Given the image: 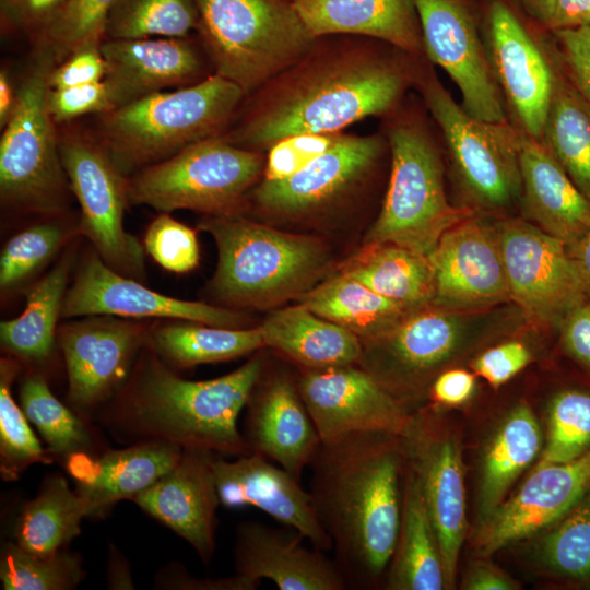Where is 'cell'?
I'll list each match as a JSON object with an SVG mask.
<instances>
[{"label": "cell", "instance_id": "obj_1", "mask_svg": "<svg viewBox=\"0 0 590 590\" xmlns=\"http://www.w3.org/2000/svg\"><path fill=\"white\" fill-rule=\"evenodd\" d=\"M413 74L357 40L329 44L319 37L299 60L250 94L239 120L222 135L263 152L293 135L340 133L396 109Z\"/></svg>", "mask_w": 590, "mask_h": 590}, {"label": "cell", "instance_id": "obj_2", "mask_svg": "<svg viewBox=\"0 0 590 590\" xmlns=\"http://www.w3.org/2000/svg\"><path fill=\"white\" fill-rule=\"evenodd\" d=\"M399 435L356 433L321 441L310 494L347 586L377 581L396 550L402 515Z\"/></svg>", "mask_w": 590, "mask_h": 590}, {"label": "cell", "instance_id": "obj_3", "mask_svg": "<svg viewBox=\"0 0 590 590\" xmlns=\"http://www.w3.org/2000/svg\"><path fill=\"white\" fill-rule=\"evenodd\" d=\"M264 364L259 353L224 376L192 381L152 357L105 422L138 441L162 440L234 457L251 453L237 422Z\"/></svg>", "mask_w": 590, "mask_h": 590}, {"label": "cell", "instance_id": "obj_4", "mask_svg": "<svg viewBox=\"0 0 590 590\" xmlns=\"http://www.w3.org/2000/svg\"><path fill=\"white\" fill-rule=\"evenodd\" d=\"M245 97L237 84L213 73L101 115L95 134L117 168L131 177L191 144L222 135Z\"/></svg>", "mask_w": 590, "mask_h": 590}, {"label": "cell", "instance_id": "obj_5", "mask_svg": "<svg viewBox=\"0 0 590 590\" xmlns=\"http://www.w3.org/2000/svg\"><path fill=\"white\" fill-rule=\"evenodd\" d=\"M199 227L217 249L211 290L233 306L267 308L296 299L331 267L330 251L319 238L282 232L238 213L205 215Z\"/></svg>", "mask_w": 590, "mask_h": 590}, {"label": "cell", "instance_id": "obj_6", "mask_svg": "<svg viewBox=\"0 0 590 590\" xmlns=\"http://www.w3.org/2000/svg\"><path fill=\"white\" fill-rule=\"evenodd\" d=\"M214 73L250 95L299 60L316 37L291 0H194Z\"/></svg>", "mask_w": 590, "mask_h": 590}, {"label": "cell", "instance_id": "obj_7", "mask_svg": "<svg viewBox=\"0 0 590 590\" xmlns=\"http://www.w3.org/2000/svg\"><path fill=\"white\" fill-rule=\"evenodd\" d=\"M387 138L389 185L364 244L393 243L428 257L447 231L475 212L448 201L439 153L418 122L396 120L388 127Z\"/></svg>", "mask_w": 590, "mask_h": 590}, {"label": "cell", "instance_id": "obj_8", "mask_svg": "<svg viewBox=\"0 0 590 590\" xmlns=\"http://www.w3.org/2000/svg\"><path fill=\"white\" fill-rule=\"evenodd\" d=\"M51 51L36 47L17 90L16 105L0 139V196L13 208L57 213L68 199L57 125L49 110Z\"/></svg>", "mask_w": 590, "mask_h": 590}, {"label": "cell", "instance_id": "obj_9", "mask_svg": "<svg viewBox=\"0 0 590 590\" xmlns=\"http://www.w3.org/2000/svg\"><path fill=\"white\" fill-rule=\"evenodd\" d=\"M266 162L262 152L232 144L223 135L204 139L133 174L129 202L165 213L237 214L261 180Z\"/></svg>", "mask_w": 590, "mask_h": 590}, {"label": "cell", "instance_id": "obj_10", "mask_svg": "<svg viewBox=\"0 0 590 590\" xmlns=\"http://www.w3.org/2000/svg\"><path fill=\"white\" fill-rule=\"evenodd\" d=\"M414 81L471 199L485 209H502L518 199L521 177L517 128L471 116L430 70L416 72Z\"/></svg>", "mask_w": 590, "mask_h": 590}, {"label": "cell", "instance_id": "obj_11", "mask_svg": "<svg viewBox=\"0 0 590 590\" xmlns=\"http://www.w3.org/2000/svg\"><path fill=\"white\" fill-rule=\"evenodd\" d=\"M58 138L69 186L80 205L82 234L108 267L142 280L144 249L123 227L129 179L114 164L96 134L62 128Z\"/></svg>", "mask_w": 590, "mask_h": 590}, {"label": "cell", "instance_id": "obj_12", "mask_svg": "<svg viewBox=\"0 0 590 590\" xmlns=\"http://www.w3.org/2000/svg\"><path fill=\"white\" fill-rule=\"evenodd\" d=\"M510 300L531 323L556 328L589 293L567 245L533 223L496 225Z\"/></svg>", "mask_w": 590, "mask_h": 590}, {"label": "cell", "instance_id": "obj_13", "mask_svg": "<svg viewBox=\"0 0 590 590\" xmlns=\"http://www.w3.org/2000/svg\"><path fill=\"white\" fill-rule=\"evenodd\" d=\"M471 321V312L427 306L364 343L358 365L404 403L465 347Z\"/></svg>", "mask_w": 590, "mask_h": 590}, {"label": "cell", "instance_id": "obj_14", "mask_svg": "<svg viewBox=\"0 0 590 590\" xmlns=\"http://www.w3.org/2000/svg\"><path fill=\"white\" fill-rule=\"evenodd\" d=\"M428 59L458 86L461 106L473 117L508 122L504 97L488 55L460 0H413Z\"/></svg>", "mask_w": 590, "mask_h": 590}, {"label": "cell", "instance_id": "obj_15", "mask_svg": "<svg viewBox=\"0 0 590 590\" xmlns=\"http://www.w3.org/2000/svg\"><path fill=\"white\" fill-rule=\"evenodd\" d=\"M298 387L321 441L369 432L400 436L411 416L405 404L358 364L299 367Z\"/></svg>", "mask_w": 590, "mask_h": 590}, {"label": "cell", "instance_id": "obj_16", "mask_svg": "<svg viewBox=\"0 0 590 590\" xmlns=\"http://www.w3.org/2000/svg\"><path fill=\"white\" fill-rule=\"evenodd\" d=\"M428 260L432 306L479 312L510 300L497 228L475 214L447 231Z\"/></svg>", "mask_w": 590, "mask_h": 590}, {"label": "cell", "instance_id": "obj_17", "mask_svg": "<svg viewBox=\"0 0 590 590\" xmlns=\"http://www.w3.org/2000/svg\"><path fill=\"white\" fill-rule=\"evenodd\" d=\"M384 149L381 135L338 133L331 146L303 169L280 180L261 179L251 197L261 211L278 216L320 212L359 186Z\"/></svg>", "mask_w": 590, "mask_h": 590}, {"label": "cell", "instance_id": "obj_18", "mask_svg": "<svg viewBox=\"0 0 590 590\" xmlns=\"http://www.w3.org/2000/svg\"><path fill=\"white\" fill-rule=\"evenodd\" d=\"M158 317L223 328H244L243 315L228 308L174 298L154 292L138 280L122 275L92 252L67 290L61 317Z\"/></svg>", "mask_w": 590, "mask_h": 590}, {"label": "cell", "instance_id": "obj_19", "mask_svg": "<svg viewBox=\"0 0 590 590\" xmlns=\"http://www.w3.org/2000/svg\"><path fill=\"white\" fill-rule=\"evenodd\" d=\"M488 44V59L515 127L540 141L555 83L553 54L541 49L499 0L489 7Z\"/></svg>", "mask_w": 590, "mask_h": 590}, {"label": "cell", "instance_id": "obj_20", "mask_svg": "<svg viewBox=\"0 0 590 590\" xmlns=\"http://www.w3.org/2000/svg\"><path fill=\"white\" fill-rule=\"evenodd\" d=\"M400 438L406 462L421 484L441 555L446 587H451L467 528L459 449L450 438L434 433L423 417L413 415Z\"/></svg>", "mask_w": 590, "mask_h": 590}, {"label": "cell", "instance_id": "obj_21", "mask_svg": "<svg viewBox=\"0 0 590 590\" xmlns=\"http://www.w3.org/2000/svg\"><path fill=\"white\" fill-rule=\"evenodd\" d=\"M267 367L266 361L247 401L243 435L251 452L302 482L321 439L300 394L298 374Z\"/></svg>", "mask_w": 590, "mask_h": 590}, {"label": "cell", "instance_id": "obj_22", "mask_svg": "<svg viewBox=\"0 0 590 590\" xmlns=\"http://www.w3.org/2000/svg\"><path fill=\"white\" fill-rule=\"evenodd\" d=\"M58 339L68 374V399L79 409H90L123 385L144 330L132 322L93 318L62 326Z\"/></svg>", "mask_w": 590, "mask_h": 590}, {"label": "cell", "instance_id": "obj_23", "mask_svg": "<svg viewBox=\"0 0 590 590\" xmlns=\"http://www.w3.org/2000/svg\"><path fill=\"white\" fill-rule=\"evenodd\" d=\"M213 471L221 505L256 507L299 532L314 547L323 552L332 550L310 492L281 465L251 452L232 461L214 457Z\"/></svg>", "mask_w": 590, "mask_h": 590}, {"label": "cell", "instance_id": "obj_24", "mask_svg": "<svg viewBox=\"0 0 590 590\" xmlns=\"http://www.w3.org/2000/svg\"><path fill=\"white\" fill-rule=\"evenodd\" d=\"M590 485V450L568 462L535 467L518 492L503 502L477 534L479 550L491 554L553 526Z\"/></svg>", "mask_w": 590, "mask_h": 590}, {"label": "cell", "instance_id": "obj_25", "mask_svg": "<svg viewBox=\"0 0 590 590\" xmlns=\"http://www.w3.org/2000/svg\"><path fill=\"white\" fill-rule=\"evenodd\" d=\"M214 455L203 449H182L172 470L131 499L188 542L204 564L215 551L216 509L221 504Z\"/></svg>", "mask_w": 590, "mask_h": 590}, {"label": "cell", "instance_id": "obj_26", "mask_svg": "<svg viewBox=\"0 0 590 590\" xmlns=\"http://www.w3.org/2000/svg\"><path fill=\"white\" fill-rule=\"evenodd\" d=\"M296 530L257 521L238 523L234 557L236 575L257 589L263 579L280 590H344L347 582L324 552L306 547Z\"/></svg>", "mask_w": 590, "mask_h": 590}, {"label": "cell", "instance_id": "obj_27", "mask_svg": "<svg viewBox=\"0 0 590 590\" xmlns=\"http://www.w3.org/2000/svg\"><path fill=\"white\" fill-rule=\"evenodd\" d=\"M101 49L104 83L115 108L209 76L203 57L188 37L105 38Z\"/></svg>", "mask_w": 590, "mask_h": 590}, {"label": "cell", "instance_id": "obj_28", "mask_svg": "<svg viewBox=\"0 0 590 590\" xmlns=\"http://www.w3.org/2000/svg\"><path fill=\"white\" fill-rule=\"evenodd\" d=\"M517 131L523 213L571 249L590 228V201L540 141Z\"/></svg>", "mask_w": 590, "mask_h": 590}, {"label": "cell", "instance_id": "obj_29", "mask_svg": "<svg viewBox=\"0 0 590 590\" xmlns=\"http://www.w3.org/2000/svg\"><path fill=\"white\" fill-rule=\"evenodd\" d=\"M181 453L182 448L175 444L142 440L96 458L79 453L66 463L76 482L75 491L91 503L93 515H99L150 487L176 465Z\"/></svg>", "mask_w": 590, "mask_h": 590}, {"label": "cell", "instance_id": "obj_30", "mask_svg": "<svg viewBox=\"0 0 590 590\" xmlns=\"http://www.w3.org/2000/svg\"><path fill=\"white\" fill-rule=\"evenodd\" d=\"M293 5L316 38L364 36L405 54L424 49L413 0H295Z\"/></svg>", "mask_w": 590, "mask_h": 590}, {"label": "cell", "instance_id": "obj_31", "mask_svg": "<svg viewBox=\"0 0 590 590\" xmlns=\"http://www.w3.org/2000/svg\"><path fill=\"white\" fill-rule=\"evenodd\" d=\"M266 347L303 368L358 364L362 341L349 330L297 303L272 311L259 326Z\"/></svg>", "mask_w": 590, "mask_h": 590}, {"label": "cell", "instance_id": "obj_32", "mask_svg": "<svg viewBox=\"0 0 590 590\" xmlns=\"http://www.w3.org/2000/svg\"><path fill=\"white\" fill-rule=\"evenodd\" d=\"M338 271L397 303L409 314L432 306L434 278L428 257L403 246L364 244Z\"/></svg>", "mask_w": 590, "mask_h": 590}, {"label": "cell", "instance_id": "obj_33", "mask_svg": "<svg viewBox=\"0 0 590 590\" xmlns=\"http://www.w3.org/2000/svg\"><path fill=\"white\" fill-rule=\"evenodd\" d=\"M390 563L387 583L389 589L440 590L446 588L436 534L420 481L410 467L402 496L399 536Z\"/></svg>", "mask_w": 590, "mask_h": 590}, {"label": "cell", "instance_id": "obj_34", "mask_svg": "<svg viewBox=\"0 0 590 590\" xmlns=\"http://www.w3.org/2000/svg\"><path fill=\"white\" fill-rule=\"evenodd\" d=\"M296 302L349 330L363 344L386 335L410 315L397 303L339 271Z\"/></svg>", "mask_w": 590, "mask_h": 590}, {"label": "cell", "instance_id": "obj_35", "mask_svg": "<svg viewBox=\"0 0 590 590\" xmlns=\"http://www.w3.org/2000/svg\"><path fill=\"white\" fill-rule=\"evenodd\" d=\"M93 516L91 503L72 491L60 475L46 479L36 497L21 508L14 526L15 543L24 551L48 556L81 533V521Z\"/></svg>", "mask_w": 590, "mask_h": 590}, {"label": "cell", "instance_id": "obj_36", "mask_svg": "<svg viewBox=\"0 0 590 590\" xmlns=\"http://www.w3.org/2000/svg\"><path fill=\"white\" fill-rule=\"evenodd\" d=\"M555 83L540 142L590 201V105L562 69L555 52Z\"/></svg>", "mask_w": 590, "mask_h": 590}, {"label": "cell", "instance_id": "obj_37", "mask_svg": "<svg viewBox=\"0 0 590 590\" xmlns=\"http://www.w3.org/2000/svg\"><path fill=\"white\" fill-rule=\"evenodd\" d=\"M543 449V437L533 412L527 405L512 410L500 424L485 451L480 514L485 520L503 502L519 474Z\"/></svg>", "mask_w": 590, "mask_h": 590}, {"label": "cell", "instance_id": "obj_38", "mask_svg": "<svg viewBox=\"0 0 590 590\" xmlns=\"http://www.w3.org/2000/svg\"><path fill=\"white\" fill-rule=\"evenodd\" d=\"M72 262L71 255H64L28 292L23 312L0 323L1 344L7 351L31 362L50 354Z\"/></svg>", "mask_w": 590, "mask_h": 590}, {"label": "cell", "instance_id": "obj_39", "mask_svg": "<svg viewBox=\"0 0 590 590\" xmlns=\"http://www.w3.org/2000/svg\"><path fill=\"white\" fill-rule=\"evenodd\" d=\"M153 347L178 367L233 359L266 347L260 327L223 328L204 323H173L156 330Z\"/></svg>", "mask_w": 590, "mask_h": 590}, {"label": "cell", "instance_id": "obj_40", "mask_svg": "<svg viewBox=\"0 0 590 590\" xmlns=\"http://www.w3.org/2000/svg\"><path fill=\"white\" fill-rule=\"evenodd\" d=\"M20 402L51 453L67 461L75 455L91 452L93 441L87 427L52 394L43 376L25 377L20 388Z\"/></svg>", "mask_w": 590, "mask_h": 590}, {"label": "cell", "instance_id": "obj_41", "mask_svg": "<svg viewBox=\"0 0 590 590\" xmlns=\"http://www.w3.org/2000/svg\"><path fill=\"white\" fill-rule=\"evenodd\" d=\"M198 23L194 0H116L105 38L188 37Z\"/></svg>", "mask_w": 590, "mask_h": 590}, {"label": "cell", "instance_id": "obj_42", "mask_svg": "<svg viewBox=\"0 0 590 590\" xmlns=\"http://www.w3.org/2000/svg\"><path fill=\"white\" fill-rule=\"evenodd\" d=\"M542 559L557 577L590 585V485L545 535Z\"/></svg>", "mask_w": 590, "mask_h": 590}, {"label": "cell", "instance_id": "obj_43", "mask_svg": "<svg viewBox=\"0 0 590 590\" xmlns=\"http://www.w3.org/2000/svg\"><path fill=\"white\" fill-rule=\"evenodd\" d=\"M19 364L0 361V472L5 481L16 480L34 463H51L28 425V418L12 397V385Z\"/></svg>", "mask_w": 590, "mask_h": 590}, {"label": "cell", "instance_id": "obj_44", "mask_svg": "<svg viewBox=\"0 0 590 590\" xmlns=\"http://www.w3.org/2000/svg\"><path fill=\"white\" fill-rule=\"evenodd\" d=\"M84 578L82 560L63 548L37 556L8 542L1 551L0 579L4 590H69Z\"/></svg>", "mask_w": 590, "mask_h": 590}, {"label": "cell", "instance_id": "obj_45", "mask_svg": "<svg viewBox=\"0 0 590 590\" xmlns=\"http://www.w3.org/2000/svg\"><path fill=\"white\" fill-rule=\"evenodd\" d=\"M590 450V389L558 391L548 408L547 435L535 467L568 462Z\"/></svg>", "mask_w": 590, "mask_h": 590}, {"label": "cell", "instance_id": "obj_46", "mask_svg": "<svg viewBox=\"0 0 590 590\" xmlns=\"http://www.w3.org/2000/svg\"><path fill=\"white\" fill-rule=\"evenodd\" d=\"M116 0H66L34 44L49 49L60 63L72 52L105 38L108 15Z\"/></svg>", "mask_w": 590, "mask_h": 590}, {"label": "cell", "instance_id": "obj_47", "mask_svg": "<svg viewBox=\"0 0 590 590\" xmlns=\"http://www.w3.org/2000/svg\"><path fill=\"white\" fill-rule=\"evenodd\" d=\"M66 232L57 223L32 226L8 240L0 257V286L13 287L35 272L58 250Z\"/></svg>", "mask_w": 590, "mask_h": 590}, {"label": "cell", "instance_id": "obj_48", "mask_svg": "<svg viewBox=\"0 0 590 590\" xmlns=\"http://www.w3.org/2000/svg\"><path fill=\"white\" fill-rule=\"evenodd\" d=\"M145 251L165 270L186 273L199 263L200 252L193 229L167 213L157 216L148 227Z\"/></svg>", "mask_w": 590, "mask_h": 590}, {"label": "cell", "instance_id": "obj_49", "mask_svg": "<svg viewBox=\"0 0 590 590\" xmlns=\"http://www.w3.org/2000/svg\"><path fill=\"white\" fill-rule=\"evenodd\" d=\"M337 134H299L281 140L269 150L261 179L280 180L299 172L326 152Z\"/></svg>", "mask_w": 590, "mask_h": 590}, {"label": "cell", "instance_id": "obj_50", "mask_svg": "<svg viewBox=\"0 0 590 590\" xmlns=\"http://www.w3.org/2000/svg\"><path fill=\"white\" fill-rule=\"evenodd\" d=\"M48 103L56 125H64L90 114L103 115L115 108L104 81L51 88Z\"/></svg>", "mask_w": 590, "mask_h": 590}, {"label": "cell", "instance_id": "obj_51", "mask_svg": "<svg viewBox=\"0 0 590 590\" xmlns=\"http://www.w3.org/2000/svg\"><path fill=\"white\" fill-rule=\"evenodd\" d=\"M554 35L562 69L590 105V26L555 30Z\"/></svg>", "mask_w": 590, "mask_h": 590}, {"label": "cell", "instance_id": "obj_52", "mask_svg": "<svg viewBox=\"0 0 590 590\" xmlns=\"http://www.w3.org/2000/svg\"><path fill=\"white\" fill-rule=\"evenodd\" d=\"M66 0H0L2 31L27 36L36 43Z\"/></svg>", "mask_w": 590, "mask_h": 590}, {"label": "cell", "instance_id": "obj_53", "mask_svg": "<svg viewBox=\"0 0 590 590\" xmlns=\"http://www.w3.org/2000/svg\"><path fill=\"white\" fill-rule=\"evenodd\" d=\"M531 358L532 355L528 346L520 341L512 340L481 353L473 361L472 367L476 375L497 388L520 373Z\"/></svg>", "mask_w": 590, "mask_h": 590}, {"label": "cell", "instance_id": "obj_54", "mask_svg": "<svg viewBox=\"0 0 590 590\" xmlns=\"http://www.w3.org/2000/svg\"><path fill=\"white\" fill-rule=\"evenodd\" d=\"M101 44L85 45L56 64L49 76L50 87L63 88L104 81L106 61Z\"/></svg>", "mask_w": 590, "mask_h": 590}, {"label": "cell", "instance_id": "obj_55", "mask_svg": "<svg viewBox=\"0 0 590 590\" xmlns=\"http://www.w3.org/2000/svg\"><path fill=\"white\" fill-rule=\"evenodd\" d=\"M556 329L565 353L590 371V296L573 307Z\"/></svg>", "mask_w": 590, "mask_h": 590}, {"label": "cell", "instance_id": "obj_56", "mask_svg": "<svg viewBox=\"0 0 590 590\" xmlns=\"http://www.w3.org/2000/svg\"><path fill=\"white\" fill-rule=\"evenodd\" d=\"M155 586L162 589L181 590H253L237 575L224 579H197L189 576L178 565L161 569L155 577Z\"/></svg>", "mask_w": 590, "mask_h": 590}, {"label": "cell", "instance_id": "obj_57", "mask_svg": "<svg viewBox=\"0 0 590 590\" xmlns=\"http://www.w3.org/2000/svg\"><path fill=\"white\" fill-rule=\"evenodd\" d=\"M474 389V375L468 370L455 368L437 375L430 386V396L437 403L459 405L471 398Z\"/></svg>", "mask_w": 590, "mask_h": 590}, {"label": "cell", "instance_id": "obj_58", "mask_svg": "<svg viewBox=\"0 0 590 590\" xmlns=\"http://www.w3.org/2000/svg\"><path fill=\"white\" fill-rule=\"evenodd\" d=\"M547 26L552 31L590 26V0H556Z\"/></svg>", "mask_w": 590, "mask_h": 590}, {"label": "cell", "instance_id": "obj_59", "mask_svg": "<svg viewBox=\"0 0 590 590\" xmlns=\"http://www.w3.org/2000/svg\"><path fill=\"white\" fill-rule=\"evenodd\" d=\"M465 588L471 590H511L516 586L500 571L479 565L467 578Z\"/></svg>", "mask_w": 590, "mask_h": 590}, {"label": "cell", "instance_id": "obj_60", "mask_svg": "<svg viewBox=\"0 0 590 590\" xmlns=\"http://www.w3.org/2000/svg\"><path fill=\"white\" fill-rule=\"evenodd\" d=\"M108 588L134 589L127 559L113 545L108 558Z\"/></svg>", "mask_w": 590, "mask_h": 590}, {"label": "cell", "instance_id": "obj_61", "mask_svg": "<svg viewBox=\"0 0 590 590\" xmlns=\"http://www.w3.org/2000/svg\"><path fill=\"white\" fill-rule=\"evenodd\" d=\"M17 90H14L5 70L0 72V126L3 127L12 116L16 105Z\"/></svg>", "mask_w": 590, "mask_h": 590}, {"label": "cell", "instance_id": "obj_62", "mask_svg": "<svg viewBox=\"0 0 590 590\" xmlns=\"http://www.w3.org/2000/svg\"><path fill=\"white\" fill-rule=\"evenodd\" d=\"M576 260L590 295V228L581 240L571 249H568Z\"/></svg>", "mask_w": 590, "mask_h": 590}, {"label": "cell", "instance_id": "obj_63", "mask_svg": "<svg viewBox=\"0 0 590 590\" xmlns=\"http://www.w3.org/2000/svg\"><path fill=\"white\" fill-rule=\"evenodd\" d=\"M530 12L548 25L555 9L556 0H522Z\"/></svg>", "mask_w": 590, "mask_h": 590}, {"label": "cell", "instance_id": "obj_64", "mask_svg": "<svg viewBox=\"0 0 590 590\" xmlns=\"http://www.w3.org/2000/svg\"><path fill=\"white\" fill-rule=\"evenodd\" d=\"M291 1H295V0H291Z\"/></svg>", "mask_w": 590, "mask_h": 590}]
</instances>
